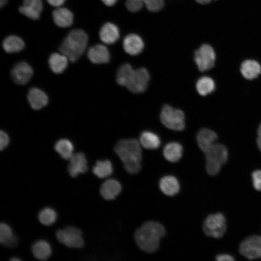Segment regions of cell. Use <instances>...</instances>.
I'll return each mask as SVG.
<instances>
[{"label": "cell", "mask_w": 261, "mask_h": 261, "mask_svg": "<svg viewBox=\"0 0 261 261\" xmlns=\"http://www.w3.org/2000/svg\"><path fill=\"white\" fill-rule=\"evenodd\" d=\"M0 242L4 246L9 247L15 246L17 242L11 227L5 223L0 225Z\"/></svg>", "instance_id": "83f0119b"}, {"label": "cell", "mask_w": 261, "mask_h": 261, "mask_svg": "<svg viewBox=\"0 0 261 261\" xmlns=\"http://www.w3.org/2000/svg\"><path fill=\"white\" fill-rule=\"evenodd\" d=\"M34 256L40 260H46L51 255V247L47 241L40 240L35 242L32 246Z\"/></svg>", "instance_id": "484cf974"}, {"label": "cell", "mask_w": 261, "mask_h": 261, "mask_svg": "<svg viewBox=\"0 0 261 261\" xmlns=\"http://www.w3.org/2000/svg\"><path fill=\"white\" fill-rule=\"evenodd\" d=\"M38 218L42 224L44 225H50L55 222L57 214L53 208L45 207L39 212Z\"/></svg>", "instance_id": "d6a6232c"}, {"label": "cell", "mask_w": 261, "mask_h": 261, "mask_svg": "<svg viewBox=\"0 0 261 261\" xmlns=\"http://www.w3.org/2000/svg\"><path fill=\"white\" fill-rule=\"evenodd\" d=\"M256 143L259 149L261 151V123L260 124L257 130Z\"/></svg>", "instance_id": "ab89813d"}, {"label": "cell", "mask_w": 261, "mask_h": 261, "mask_svg": "<svg viewBox=\"0 0 261 261\" xmlns=\"http://www.w3.org/2000/svg\"><path fill=\"white\" fill-rule=\"evenodd\" d=\"M197 2L200 4H204L211 2L212 0H196Z\"/></svg>", "instance_id": "b9f144b4"}, {"label": "cell", "mask_w": 261, "mask_h": 261, "mask_svg": "<svg viewBox=\"0 0 261 261\" xmlns=\"http://www.w3.org/2000/svg\"><path fill=\"white\" fill-rule=\"evenodd\" d=\"M239 252L249 260L261 258V236L253 235L245 239L240 244Z\"/></svg>", "instance_id": "9c48e42d"}, {"label": "cell", "mask_w": 261, "mask_h": 261, "mask_svg": "<svg viewBox=\"0 0 261 261\" xmlns=\"http://www.w3.org/2000/svg\"><path fill=\"white\" fill-rule=\"evenodd\" d=\"M218 138L217 133L208 128H202L198 132L196 136L199 148L204 153L216 142Z\"/></svg>", "instance_id": "9a60e30c"}, {"label": "cell", "mask_w": 261, "mask_h": 261, "mask_svg": "<svg viewBox=\"0 0 261 261\" xmlns=\"http://www.w3.org/2000/svg\"><path fill=\"white\" fill-rule=\"evenodd\" d=\"M194 60L200 71L210 70L215 64L216 55L214 49L208 44L202 45L195 52Z\"/></svg>", "instance_id": "ba28073f"}, {"label": "cell", "mask_w": 261, "mask_h": 261, "mask_svg": "<svg viewBox=\"0 0 261 261\" xmlns=\"http://www.w3.org/2000/svg\"><path fill=\"white\" fill-rule=\"evenodd\" d=\"M106 5L111 6L116 4L118 0H101Z\"/></svg>", "instance_id": "60d3db41"}, {"label": "cell", "mask_w": 261, "mask_h": 261, "mask_svg": "<svg viewBox=\"0 0 261 261\" xmlns=\"http://www.w3.org/2000/svg\"><path fill=\"white\" fill-rule=\"evenodd\" d=\"M134 71V70L128 63L121 65L116 73L117 83L121 86L126 87Z\"/></svg>", "instance_id": "1f68e13d"}, {"label": "cell", "mask_w": 261, "mask_h": 261, "mask_svg": "<svg viewBox=\"0 0 261 261\" xmlns=\"http://www.w3.org/2000/svg\"><path fill=\"white\" fill-rule=\"evenodd\" d=\"M10 260L12 261H20V260L19 258H15V257H13V258H11Z\"/></svg>", "instance_id": "ee69618b"}, {"label": "cell", "mask_w": 261, "mask_h": 261, "mask_svg": "<svg viewBox=\"0 0 261 261\" xmlns=\"http://www.w3.org/2000/svg\"><path fill=\"white\" fill-rule=\"evenodd\" d=\"M216 259L218 261H232L235 260L232 256L227 254H218L217 255Z\"/></svg>", "instance_id": "74e56055"}, {"label": "cell", "mask_w": 261, "mask_h": 261, "mask_svg": "<svg viewBox=\"0 0 261 261\" xmlns=\"http://www.w3.org/2000/svg\"><path fill=\"white\" fill-rule=\"evenodd\" d=\"M99 35L102 42L106 44H112L118 39L119 30L116 25L108 22L101 27Z\"/></svg>", "instance_id": "ffe728a7"}, {"label": "cell", "mask_w": 261, "mask_h": 261, "mask_svg": "<svg viewBox=\"0 0 261 261\" xmlns=\"http://www.w3.org/2000/svg\"><path fill=\"white\" fill-rule=\"evenodd\" d=\"M9 137L8 134L4 131L1 130L0 133V150L4 149L8 145Z\"/></svg>", "instance_id": "8d00e7d4"}, {"label": "cell", "mask_w": 261, "mask_h": 261, "mask_svg": "<svg viewBox=\"0 0 261 261\" xmlns=\"http://www.w3.org/2000/svg\"><path fill=\"white\" fill-rule=\"evenodd\" d=\"M165 229L160 223L148 221L145 222L135 232V242L143 251L152 253L160 246V240L165 235Z\"/></svg>", "instance_id": "6da1fadb"}, {"label": "cell", "mask_w": 261, "mask_h": 261, "mask_svg": "<svg viewBox=\"0 0 261 261\" xmlns=\"http://www.w3.org/2000/svg\"><path fill=\"white\" fill-rule=\"evenodd\" d=\"M253 185L255 189L261 191V170H257L252 173Z\"/></svg>", "instance_id": "d590c367"}, {"label": "cell", "mask_w": 261, "mask_h": 261, "mask_svg": "<svg viewBox=\"0 0 261 261\" xmlns=\"http://www.w3.org/2000/svg\"><path fill=\"white\" fill-rule=\"evenodd\" d=\"M125 51L130 55H137L143 50L144 44L142 39L136 34H130L126 36L123 40Z\"/></svg>", "instance_id": "2e32d148"}, {"label": "cell", "mask_w": 261, "mask_h": 261, "mask_svg": "<svg viewBox=\"0 0 261 261\" xmlns=\"http://www.w3.org/2000/svg\"><path fill=\"white\" fill-rule=\"evenodd\" d=\"M2 47L7 53H17L24 48L25 43L20 37L11 35L4 39L2 42Z\"/></svg>", "instance_id": "d4e9b609"}, {"label": "cell", "mask_w": 261, "mask_h": 261, "mask_svg": "<svg viewBox=\"0 0 261 261\" xmlns=\"http://www.w3.org/2000/svg\"><path fill=\"white\" fill-rule=\"evenodd\" d=\"M122 187L120 183L114 179L104 181L100 188V194L106 200L115 199L120 193Z\"/></svg>", "instance_id": "e0dca14e"}, {"label": "cell", "mask_w": 261, "mask_h": 261, "mask_svg": "<svg viewBox=\"0 0 261 261\" xmlns=\"http://www.w3.org/2000/svg\"><path fill=\"white\" fill-rule=\"evenodd\" d=\"M55 149L64 160H70L73 155V144L67 139H61L58 141L55 145Z\"/></svg>", "instance_id": "f546056e"}, {"label": "cell", "mask_w": 261, "mask_h": 261, "mask_svg": "<svg viewBox=\"0 0 261 261\" xmlns=\"http://www.w3.org/2000/svg\"><path fill=\"white\" fill-rule=\"evenodd\" d=\"M206 170L211 176L217 175L220 172L221 166L228 158V151L224 145L216 143L205 153Z\"/></svg>", "instance_id": "277c9868"}, {"label": "cell", "mask_w": 261, "mask_h": 261, "mask_svg": "<svg viewBox=\"0 0 261 261\" xmlns=\"http://www.w3.org/2000/svg\"><path fill=\"white\" fill-rule=\"evenodd\" d=\"M52 17L54 23L60 28L70 27L73 22L72 13L64 7H58L52 12Z\"/></svg>", "instance_id": "ac0fdd59"}, {"label": "cell", "mask_w": 261, "mask_h": 261, "mask_svg": "<svg viewBox=\"0 0 261 261\" xmlns=\"http://www.w3.org/2000/svg\"><path fill=\"white\" fill-rule=\"evenodd\" d=\"M196 88L200 95L205 96L214 91L215 83L211 78L204 76L198 80L196 84Z\"/></svg>", "instance_id": "f1b7e54d"}, {"label": "cell", "mask_w": 261, "mask_h": 261, "mask_svg": "<svg viewBox=\"0 0 261 261\" xmlns=\"http://www.w3.org/2000/svg\"><path fill=\"white\" fill-rule=\"evenodd\" d=\"M8 0H0V6L1 7L4 6L8 2Z\"/></svg>", "instance_id": "7bdbcfd3"}, {"label": "cell", "mask_w": 261, "mask_h": 261, "mask_svg": "<svg viewBox=\"0 0 261 261\" xmlns=\"http://www.w3.org/2000/svg\"><path fill=\"white\" fill-rule=\"evenodd\" d=\"M141 145L135 139H122L116 145L114 150L123 163L125 170L136 174L141 169L142 158Z\"/></svg>", "instance_id": "7a4b0ae2"}, {"label": "cell", "mask_w": 261, "mask_h": 261, "mask_svg": "<svg viewBox=\"0 0 261 261\" xmlns=\"http://www.w3.org/2000/svg\"><path fill=\"white\" fill-rule=\"evenodd\" d=\"M33 72L31 67L27 62L22 61L17 63L13 67L11 74L14 83L23 85L30 80Z\"/></svg>", "instance_id": "8fae6325"}, {"label": "cell", "mask_w": 261, "mask_h": 261, "mask_svg": "<svg viewBox=\"0 0 261 261\" xmlns=\"http://www.w3.org/2000/svg\"><path fill=\"white\" fill-rule=\"evenodd\" d=\"M204 233L208 236L220 238L226 231V221L221 213L211 214L204 221L203 226Z\"/></svg>", "instance_id": "8992f818"}, {"label": "cell", "mask_w": 261, "mask_h": 261, "mask_svg": "<svg viewBox=\"0 0 261 261\" xmlns=\"http://www.w3.org/2000/svg\"><path fill=\"white\" fill-rule=\"evenodd\" d=\"M66 0H47V2L51 5L59 7L61 6Z\"/></svg>", "instance_id": "f35d334b"}, {"label": "cell", "mask_w": 261, "mask_h": 261, "mask_svg": "<svg viewBox=\"0 0 261 261\" xmlns=\"http://www.w3.org/2000/svg\"><path fill=\"white\" fill-rule=\"evenodd\" d=\"M144 3V0H127L126 6L130 11L135 12L142 9Z\"/></svg>", "instance_id": "e575fe53"}, {"label": "cell", "mask_w": 261, "mask_h": 261, "mask_svg": "<svg viewBox=\"0 0 261 261\" xmlns=\"http://www.w3.org/2000/svg\"><path fill=\"white\" fill-rule=\"evenodd\" d=\"M161 191L166 195L173 196L177 194L180 190L178 180L174 176L167 175L162 177L159 182Z\"/></svg>", "instance_id": "7402d4cb"}, {"label": "cell", "mask_w": 261, "mask_h": 261, "mask_svg": "<svg viewBox=\"0 0 261 261\" xmlns=\"http://www.w3.org/2000/svg\"><path fill=\"white\" fill-rule=\"evenodd\" d=\"M147 9L151 12H157L162 9L164 3L163 0H144Z\"/></svg>", "instance_id": "836d02e7"}, {"label": "cell", "mask_w": 261, "mask_h": 261, "mask_svg": "<svg viewBox=\"0 0 261 261\" xmlns=\"http://www.w3.org/2000/svg\"><path fill=\"white\" fill-rule=\"evenodd\" d=\"M89 60L94 64H104L110 60V53L104 45L97 44L90 47L87 53Z\"/></svg>", "instance_id": "5bb4252c"}, {"label": "cell", "mask_w": 261, "mask_h": 261, "mask_svg": "<svg viewBox=\"0 0 261 261\" xmlns=\"http://www.w3.org/2000/svg\"><path fill=\"white\" fill-rule=\"evenodd\" d=\"M183 147L177 142H171L164 147L163 154L166 160L171 162L178 161L182 157Z\"/></svg>", "instance_id": "cb8c5ba5"}, {"label": "cell", "mask_w": 261, "mask_h": 261, "mask_svg": "<svg viewBox=\"0 0 261 261\" xmlns=\"http://www.w3.org/2000/svg\"><path fill=\"white\" fill-rule=\"evenodd\" d=\"M240 72L245 79L251 80L257 78L261 73V66L256 60L247 59L241 63Z\"/></svg>", "instance_id": "44dd1931"}, {"label": "cell", "mask_w": 261, "mask_h": 261, "mask_svg": "<svg viewBox=\"0 0 261 261\" xmlns=\"http://www.w3.org/2000/svg\"><path fill=\"white\" fill-rule=\"evenodd\" d=\"M68 58L62 53H54L48 59L50 68L55 73H61L64 71L68 64Z\"/></svg>", "instance_id": "603a6c76"}, {"label": "cell", "mask_w": 261, "mask_h": 261, "mask_svg": "<svg viewBox=\"0 0 261 261\" xmlns=\"http://www.w3.org/2000/svg\"><path fill=\"white\" fill-rule=\"evenodd\" d=\"M87 169V160L84 153L78 152L74 154L70 159L68 171L71 176L75 177L79 174L86 173Z\"/></svg>", "instance_id": "7c38bea8"}, {"label": "cell", "mask_w": 261, "mask_h": 261, "mask_svg": "<svg viewBox=\"0 0 261 261\" xmlns=\"http://www.w3.org/2000/svg\"><path fill=\"white\" fill-rule=\"evenodd\" d=\"M56 235L59 242L69 247L81 248L84 245L81 231L73 226L58 230Z\"/></svg>", "instance_id": "52a82bcc"}, {"label": "cell", "mask_w": 261, "mask_h": 261, "mask_svg": "<svg viewBox=\"0 0 261 261\" xmlns=\"http://www.w3.org/2000/svg\"><path fill=\"white\" fill-rule=\"evenodd\" d=\"M43 8L41 0H23V5L19 7V11L27 17L37 20L40 17Z\"/></svg>", "instance_id": "4fadbf2b"}, {"label": "cell", "mask_w": 261, "mask_h": 261, "mask_svg": "<svg viewBox=\"0 0 261 261\" xmlns=\"http://www.w3.org/2000/svg\"><path fill=\"white\" fill-rule=\"evenodd\" d=\"M88 41V37L82 29L72 30L59 46L60 53L72 62L76 61L84 53Z\"/></svg>", "instance_id": "3957f363"}, {"label": "cell", "mask_w": 261, "mask_h": 261, "mask_svg": "<svg viewBox=\"0 0 261 261\" xmlns=\"http://www.w3.org/2000/svg\"><path fill=\"white\" fill-rule=\"evenodd\" d=\"M150 79L149 73L145 68L134 70L126 87L131 92L139 93L147 88Z\"/></svg>", "instance_id": "30bf717a"}, {"label": "cell", "mask_w": 261, "mask_h": 261, "mask_svg": "<svg viewBox=\"0 0 261 261\" xmlns=\"http://www.w3.org/2000/svg\"><path fill=\"white\" fill-rule=\"evenodd\" d=\"M139 143L145 148L155 149L159 147L160 141L159 136L155 133L151 131H145L140 134Z\"/></svg>", "instance_id": "4316f807"}, {"label": "cell", "mask_w": 261, "mask_h": 261, "mask_svg": "<svg viewBox=\"0 0 261 261\" xmlns=\"http://www.w3.org/2000/svg\"><path fill=\"white\" fill-rule=\"evenodd\" d=\"M160 119L163 125L170 130L181 131L185 128V116L183 111L169 105L165 104L162 107Z\"/></svg>", "instance_id": "5b68a950"}, {"label": "cell", "mask_w": 261, "mask_h": 261, "mask_svg": "<svg viewBox=\"0 0 261 261\" xmlns=\"http://www.w3.org/2000/svg\"><path fill=\"white\" fill-rule=\"evenodd\" d=\"M113 171L112 163L109 160L97 161L92 169L93 174L100 178L110 175Z\"/></svg>", "instance_id": "4dcf8cb0"}, {"label": "cell", "mask_w": 261, "mask_h": 261, "mask_svg": "<svg viewBox=\"0 0 261 261\" xmlns=\"http://www.w3.org/2000/svg\"><path fill=\"white\" fill-rule=\"evenodd\" d=\"M28 100L31 107L35 110L41 109L48 102L46 94L37 87L31 88L28 93Z\"/></svg>", "instance_id": "d6986e66"}]
</instances>
